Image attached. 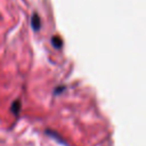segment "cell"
<instances>
[{"instance_id":"6da1fadb","label":"cell","mask_w":146,"mask_h":146,"mask_svg":"<svg viewBox=\"0 0 146 146\" xmlns=\"http://www.w3.org/2000/svg\"><path fill=\"white\" fill-rule=\"evenodd\" d=\"M31 25H32V29L34 31H39L40 27H41V21H40V17L36 13H34L32 15V18H31Z\"/></svg>"},{"instance_id":"7a4b0ae2","label":"cell","mask_w":146,"mask_h":146,"mask_svg":"<svg viewBox=\"0 0 146 146\" xmlns=\"http://www.w3.org/2000/svg\"><path fill=\"white\" fill-rule=\"evenodd\" d=\"M10 110H11V112H13L15 115H18V113H19V111H21V100H19V99H16V100L11 104Z\"/></svg>"},{"instance_id":"3957f363","label":"cell","mask_w":146,"mask_h":146,"mask_svg":"<svg viewBox=\"0 0 146 146\" xmlns=\"http://www.w3.org/2000/svg\"><path fill=\"white\" fill-rule=\"evenodd\" d=\"M51 43H52V46H54L55 48L60 49V48H62V46H63V40H62L59 36L55 35V36H52V38H51Z\"/></svg>"}]
</instances>
